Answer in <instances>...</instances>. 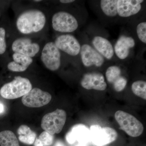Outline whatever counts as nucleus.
<instances>
[{"label": "nucleus", "instance_id": "obj_1", "mask_svg": "<svg viewBox=\"0 0 146 146\" xmlns=\"http://www.w3.org/2000/svg\"><path fill=\"white\" fill-rule=\"evenodd\" d=\"M46 16L41 11L33 9L21 13L17 18L16 26L18 31L24 34L39 32L44 27Z\"/></svg>", "mask_w": 146, "mask_h": 146}, {"label": "nucleus", "instance_id": "obj_2", "mask_svg": "<svg viewBox=\"0 0 146 146\" xmlns=\"http://www.w3.org/2000/svg\"><path fill=\"white\" fill-rule=\"evenodd\" d=\"M32 89V85L29 80L18 76L1 88L0 95L6 99H16L24 96Z\"/></svg>", "mask_w": 146, "mask_h": 146}, {"label": "nucleus", "instance_id": "obj_3", "mask_svg": "<svg viewBox=\"0 0 146 146\" xmlns=\"http://www.w3.org/2000/svg\"><path fill=\"white\" fill-rule=\"evenodd\" d=\"M115 117L120 125V129L124 131L129 136L137 137L141 136L143 132V124L133 115L118 110L115 112Z\"/></svg>", "mask_w": 146, "mask_h": 146}, {"label": "nucleus", "instance_id": "obj_4", "mask_svg": "<svg viewBox=\"0 0 146 146\" xmlns=\"http://www.w3.org/2000/svg\"><path fill=\"white\" fill-rule=\"evenodd\" d=\"M67 114L63 110L57 109L46 114L42 118L41 127L52 135L61 132L65 125Z\"/></svg>", "mask_w": 146, "mask_h": 146}, {"label": "nucleus", "instance_id": "obj_5", "mask_svg": "<svg viewBox=\"0 0 146 146\" xmlns=\"http://www.w3.org/2000/svg\"><path fill=\"white\" fill-rule=\"evenodd\" d=\"M52 28L62 33H71L78 28V21L73 15L67 11H59L54 14L52 18Z\"/></svg>", "mask_w": 146, "mask_h": 146}, {"label": "nucleus", "instance_id": "obj_6", "mask_svg": "<svg viewBox=\"0 0 146 146\" xmlns=\"http://www.w3.org/2000/svg\"><path fill=\"white\" fill-rule=\"evenodd\" d=\"M91 141L97 146H103L116 141L117 131L108 127H102L98 125H92L90 129Z\"/></svg>", "mask_w": 146, "mask_h": 146}, {"label": "nucleus", "instance_id": "obj_7", "mask_svg": "<svg viewBox=\"0 0 146 146\" xmlns=\"http://www.w3.org/2000/svg\"><path fill=\"white\" fill-rule=\"evenodd\" d=\"M41 59L48 70L55 71L59 69L61 65V54L54 42H49L45 44L41 53Z\"/></svg>", "mask_w": 146, "mask_h": 146}, {"label": "nucleus", "instance_id": "obj_8", "mask_svg": "<svg viewBox=\"0 0 146 146\" xmlns=\"http://www.w3.org/2000/svg\"><path fill=\"white\" fill-rule=\"evenodd\" d=\"M52 99V96L48 92L35 88L23 97L22 103L29 108H39L48 104Z\"/></svg>", "mask_w": 146, "mask_h": 146}, {"label": "nucleus", "instance_id": "obj_9", "mask_svg": "<svg viewBox=\"0 0 146 146\" xmlns=\"http://www.w3.org/2000/svg\"><path fill=\"white\" fill-rule=\"evenodd\" d=\"M82 62L84 67H102L105 63V58L95 48L89 44L82 45L80 53Z\"/></svg>", "mask_w": 146, "mask_h": 146}, {"label": "nucleus", "instance_id": "obj_10", "mask_svg": "<svg viewBox=\"0 0 146 146\" xmlns=\"http://www.w3.org/2000/svg\"><path fill=\"white\" fill-rule=\"evenodd\" d=\"M58 49L71 56L79 54L81 45L74 36L70 34H63L58 36L54 42Z\"/></svg>", "mask_w": 146, "mask_h": 146}, {"label": "nucleus", "instance_id": "obj_11", "mask_svg": "<svg viewBox=\"0 0 146 146\" xmlns=\"http://www.w3.org/2000/svg\"><path fill=\"white\" fill-rule=\"evenodd\" d=\"M12 50L14 53L32 58L39 52L40 46L37 43L32 42L28 38L21 37L13 42Z\"/></svg>", "mask_w": 146, "mask_h": 146}, {"label": "nucleus", "instance_id": "obj_12", "mask_svg": "<svg viewBox=\"0 0 146 146\" xmlns=\"http://www.w3.org/2000/svg\"><path fill=\"white\" fill-rule=\"evenodd\" d=\"M80 84L83 88L87 90L103 91L107 86L103 75L96 72L86 73L84 75Z\"/></svg>", "mask_w": 146, "mask_h": 146}, {"label": "nucleus", "instance_id": "obj_13", "mask_svg": "<svg viewBox=\"0 0 146 146\" xmlns=\"http://www.w3.org/2000/svg\"><path fill=\"white\" fill-rule=\"evenodd\" d=\"M142 0H118V16L128 18L139 13L142 8Z\"/></svg>", "mask_w": 146, "mask_h": 146}, {"label": "nucleus", "instance_id": "obj_14", "mask_svg": "<svg viewBox=\"0 0 146 146\" xmlns=\"http://www.w3.org/2000/svg\"><path fill=\"white\" fill-rule=\"evenodd\" d=\"M136 42L133 37L125 35H121L115 43L114 52L121 60L126 59L130 54V50L135 47Z\"/></svg>", "mask_w": 146, "mask_h": 146}, {"label": "nucleus", "instance_id": "obj_15", "mask_svg": "<svg viewBox=\"0 0 146 146\" xmlns=\"http://www.w3.org/2000/svg\"><path fill=\"white\" fill-rule=\"evenodd\" d=\"M66 140L70 144L74 143L76 141L87 143L91 141L90 129L82 124L76 125L66 134Z\"/></svg>", "mask_w": 146, "mask_h": 146}, {"label": "nucleus", "instance_id": "obj_16", "mask_svg": "<svg viewBox=\"0 0 146 146\" xmlns=\"http://www.w3.org/2000/svg\"><path fill=\"white\" fill-rule=\"evenodd\" d=\"M93 47L107 60L112 59L115 54L114 48L111 42L103 36L97 35L92 40Z\"/></svg>", "mask_w": 146, "mask_h": 146}, {"label": "nucleus", "instance_id": "obj_17", "mask_svg": "<svg viewBox=\"0 0 146 146\" xmlns=\"http://www.w3.org/2000/svg\"><path fill=\"white\" fill-rule=\"evenodd\" d=\"M13 61L8 63L7 68L13 72H23L26 70L33 62V59L20 54L14 53L12 55Z\"/></svg>", "mask_w": 146, "mask_h": 146}, {"label": "nucleus", "instance_id": "obj_18", "mask_svg": "<svg viewBox=\"0 0 146 146\" xmlns=\"http://www.w3.org/2000/svg\"><path fill=\"white\" fill-rule=\"evenodd\" d=\"M17 132L19 141L22 143L30 145L33 144L36 138V133L26 125H22L18 128Z\"/></svg>", "mask_w": 146, "mask_h": 146}, {"label": "nucleus", "instance_id": "obj_19", "mask_svg": "<svg viewBox=\"0 0 146 146\" xmlns=\"http://www.w3.org/2000/svg\"><path fill=\"white\" fill-rule=\"evenodd\" d=\"M118 0H102L100 2L101 9L106 16L115 17L118 16Z\"/></svg>", "mask_w": 146, "mask_h": 146}, {"label": "nucleus", "instance_id": "obj_20", "mask_svg": "<svg viewBox=\"0 0 146 146\" xmlns=\"http://www.w3.org/2000/svg\"><path fill=\"white\" fill-rule=\"evenodd\" d=\"M0 146H20L15 134L9 130L0 132Z\"/></svg>", "mask_w": 146, "mask_h": 146}, {"label": "nucleus", "instance_id": "obj_21", "mask_svg": "<svg viewBox=\"0 0 146 146\" xmlns=\"http://www.w3.org/2000/svg\"><path fill=\"white\" fill-rule=\"evenodd\" d=\"M121 70L119 66L112 65L107 68L106 72V78L109 84H113L122 76Z\"/></svg>", "mask_w": 146, "mask_h": 146}, {"label": "nucleus", "instance_id": "obj_22", "mask_svg": "<svg viewBox=\"0 0 146 146\" xmlns=\"http://www.w3.org/2000/svg\"><path fill=\"white\" fill-rule=\"evenodd\" d=\"M131 90L133 94L143 99L146 100V82L139 80L132 83Z\"/></svg>", "mask_w": 146, "mask_h": 146}, {"label": "nucleus", "instance_id": "obj_23", "mask_svg": "<svg viewBox=\"0 0 146 146\" xmlns=\"http://www.w3.org/2000/svg\"><path fill=\"white\" fill-rule=\"evenodd\" d=\"M54 137L46 131L41 133L38 138L35 139L34 146H49L53 142Z\"/></svg>", "mask_w": 146, "mask_h": 146}, {"label": "nucleus", "instance_id": "obj_24", "mask_svg": "<svg viewBox=\"0 0 146 146\" xmlns=\"http://www.w3.org/2000/svg\"><path fill=\"white\" fill-rule=\"evenodd\" d=\"M136 33L138 39L142 43L146 44V22H142L137 25Z\"/></svg>", "mask_w": 146, "mask_h": 146}, {"label": "nucleus", "instance_id": "obj_25", "mask_svg": "<svg viewBox=\"0 0 146 146\" xmlns=\"http://www.w3.org/2000/svg\"><path fill=\"white\" fill-rule=\"evenodd\" d=\"M127 82V79L123 76H122L118 81L112 84V86L115 91L121 92L125 89Z\"/></svg>", "mask_w": 146, "mask_h": 146}, {"label": "nucleus", "instance_id": "obj_26", "mask_svg": "<svg viewBox=\"0 0 146 146\" xmlns=\"http://www.w3.org/2000/svg\"><path fill=\"white\" fill-rule=\"evenodd\" d=\"M5 35V30L3 27H0V54H3L6 50Z\"/></svg>", "mask_w": 146, "mask_h": 146}, {"label": "nucleus", "instance_id": "obj_27", "mask_svg": "<svg viewBox=\"0 0 146 146\" xmlns=\"http://www.w3.org/2000/svg\"><path fill=\"white\" fill-rule=\"evenodd\" d=\"M59 1L62 3L68 4L73 3L75 1L74 0H60Z\"/></svg>", "mask_w": 146, "mask_h": 146}, {"label": "nucleus", "instance_id": "obj_28", "mask_svg": "<svg viewBox=\"0 0 146 146\" xmlns=\"http://www.w3.org/2000/svg\"><path fill=\"white\" fill-rule=\"evenodd\" d=\"M54 146H64V145L61 141H58L56 143Z\"/></svg>", "mask_w": 146, "mask_h": 146}, {"label": "nucleus", "instance_id": "obj_29", "mask_svg": "<svg viewBox=\"0 0 146 146\" xmlns=\"http://www.w3.org/2000/svg\"><path fill=\"white\" fill-rule=\"evenodd\" d=\"M4 111V107L3 104L0 103V113H2Z\"/></svg>", "mask_w": 146, "mask_h": 146}, {"label": "nucleus", "instance_id": "obj_30", "mask_svg": "<svg viewBox=\"0 0 146 146\" xmlns=\"http://www.w3.org/2000/svg\"><path fill=\"white\" fill-rule=\"evenodd\" d=\"M76 146H87V143H78L77 145Z\"/></svg>", "mask_w": 146, "mask_h": 146}, {"label": "nucleus", "instance_id": "obj_31", "mask_svg": "<svg viewBox=\"0 0 146 146\" xmlns=\"http://www.w3.org/2000/svg\"><path fill=\"white\" fill-rule=\"evenodd\" d=\"M33 1L34 2H41L42 1H39H39Z\"/></svg>", "mask_w": 146, "mask_h": 146}, {"label": "nucleus", "instance_id": "obj_32", "mask_svg": "<svg viewBox=\"0 0 146 146\" xmlns=\"http://www.w3.org/2000/svg\"><path fill=\"white\" fill-rule=\"evenodd\" d=\"M0 16H1V13H0Z\"/></svg>", "mask_w": 146, "mask_h": 146}]
</instances>
